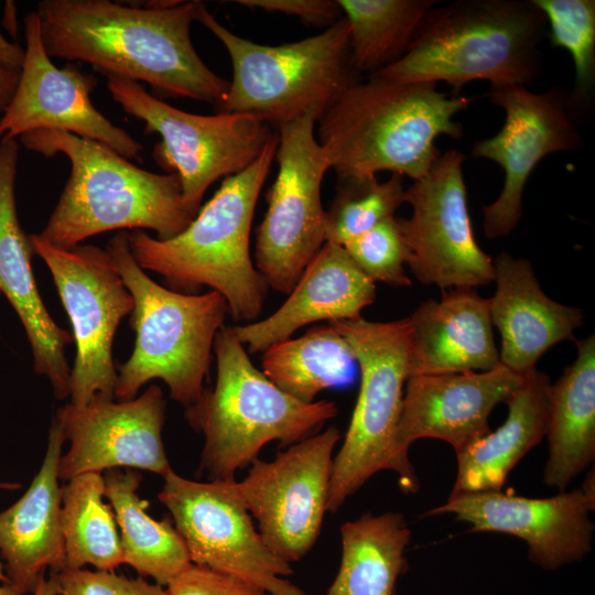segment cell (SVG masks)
<instances>
[{
	"mask_svg": "<svg viewBox=\"0 0 595 595\" xmlns=\"http://www.w3.org/2000/svg\"><path fill=\"white\" fill-rule=\"evenodd\" d=\"M327 323L351 347L361 375L348 430L333 458L327 511L337 512L381 470L396 473L403 493H416L420 484L414 468L396 448L403 387L409 378L411 327L408 317L372 322L360 316Z\"/></svg>",
	"mask_w": 595,
	"mask_h": 595,
	"instance_id": "cell-9",
	"label": "cell"
},
{
	"mask_svg": "<svg viewBox=\"0 0 595 595\" xmlns=\"http://www.w3.org/2000/svg\"><path fill=\"white\" fill-rule=\"evenodd\" d=\"M195 21L223 43L232 64V79L216 113L250 115L278 128L310 111L322 116L360 82L344 17L320 34L281 45L258 44L232 33L199 1Z\"/></svg>",
	"mask_w": 595,
	"mask_h": 595,
	"instance_id": "cell-8",
	"label": "cell"
},
{
	"mask_svg": "<svg viewBox=\"0 0 595 595\" xmlns=\"http://www.w3.org/2000/svg\"><path fill=\"white\" fill-rule=\"evenodd\" d=\"M104 499L105 480L99 473L78 475L62 486L63 570L91 565L97 571H115L123 564L115 515Z\"/></svg>",
	"mask_w": 595,
	"mask_h": 595,
	"instance_id": "cell-31",
	"label": "cell"
},
{
	"mask_svg": "<svg viewBox=\"0 0 595 595\" xmlns=\"http://www.w3.org/2000/svg\"><path fill=\"white\" fill-rule=\"evenodd\" d=\"M357 267L371 280L409 286L404 264L408 249L398 217H390L343 245Z\"/></svg>",
	"mask_w": 595,
	"mask_h": 595,
	"instance_id": "cell-35",
	"label": "cell"
},
{
	"mask_svg": "<svg viewBox=\"0 0 595 595\" xmlns=\"http://www.w3.org/2000/svg\"><path fill=\"white\" fill-rule=\"evenodd\" d=\"M107 88L128 115L144 122V133L160 134L153 158L178 176L183 203L194 216L207 188L249 166L275 132L250 115L186 112L131 79L107 76Z\"/></svg>",
	"mask_w": 595,
	"mask_h": 595,
	"instance_id": "cell-10",
	"label": "cell"
},
{
	"mask_svg": "<svg viewBox=\"0 0 595 595\" xmlns=\"http://www.w3.org/2000/svg\"><path fill=\"white\" fill-rule=\"evenodd\" d=\"M106 250L134 302V346L119 367L115 397L133 399L160 379L173 400L191 407L205 389L214 340L229 314L226 300L214 290L187 294L153 281L133 258L127 232L112 236Z\"/></svg>",
	"mask_w": 595,
	"mask_h": 595,
	"instance_id": "cell-7",
	"label": "cell"
},
{
	"mask_svg": "<svg viewBox=\"0 0 595 595\" xmlns=\"http://www.w3.org/2000/svg\"><path fill=\"white\" fill-rule=\"evenodd\" d=\"M0 595H23L9 584H0Z\"/></svg>",
	"mask_w": 595,
	"mask_h": 595,
	"instance_id": "cell-45",
	"label": "cell"
},
{
	"mask_svg": "<svg viewBox=\"0 0 595 595\" xmlns=\"http://www.w3.org/2000/svg\"><path fill=\"white\" fill-rule=\"evenodd\" d=\"M338 572L324 595H394L411 530L398 511L365 512L340 528Z\"/></svg>",
	"mask_w": 595,
	"mask_h": 595,
	"instance_id": "cell-29",
	"label": "cell"
},
{
	"mask_svg": "<svg viewBox=\"0 0 595 595\" xmlns=\"http://www.w3.org/2000/svg\"><path fill=\"white\" fill-rule=\"evenodd\" d=\"M24 60V48L7 40L0 32V67L20 71Z\"/></svg>",
	"mask_w": 595,
	"mask_h": 595,
	"instance_id": "cell-39",
	"label": "cell"
},
{
	"mask_svg": "<svg viewBox=\"0 0 595 595\" xmlns=\"http://www.w3.org/2000/svg\"><path fill=\"white\" fill-rule=\"evenodd\" d=\"M235 3L295 17L315 26L328 28L342 18L338 2L333 0H237Z\"/></svg>",
	"mask_w": 595,
	"mask_h": 595,
	"instance_id": "cell-38",
	"label": "cell"
},
{
	"mask_svg": "<svg viewBox=\"0 0 595 595\" xmlns=\"http://www.w3.org/2000/svg\"><path fill=\"white\" fill-rule=\"evenodd\" d=\"M465 155L448 150L405 190L409 218L398 217L409 266L424 284L476 288L494 281L493 260L478 246L463 175Z\"/></svg>",
	"mask_w": 595,
	"mask_h": 595,
	"instance_id": "cell-15",
	"label": "cell"
},
{
	"mask_svg": "<svg viewBox=\"0 0 595 595\" xmlns=\"http://www.w3.org/2000/svg\"><path fill=\"white\" fill-rule=\"evenodd\" d=\"M198 482L174 470L163 477L159 501L169 510L192 564L250 583L269 595H306L286 577L291 563L263 542L235 486Z\"/></svg>",
	"mask_w": 595,
	"mask_h": 595,
	"instance_id": "cell-12",
	"label": "cell"
},
{
	"mask_svg": "<svg viewBox=\"0 0 595 595\" xmlns=\"http://www.w3.org/2000/svg\"><path fill=\"white\" fill-rule=\"evenodd\" d=\"M213 351L216 382L185 409L188 425L204 435L198 473L209 480H236L266 444L290 446L337 415L333 401L304 403L279 389L253 366L232 326L218 331Z\"/></svg>",
	"mask_w": 595,
	"mask_h": 595,
	"instance_id": "cell-6",
	"label": "cell"
},
{
	"mask_svg": "<svg viewBox=\"0 0 595 595\" xmlns=\"http://www.w3.org/2000/svg\"><path fill=\"white\" fill-rule=\"evenodd\" d=\"M32 595H57L55 583L51 576H43Z\"/></svg>",
	"mask_w": 595,
	"mask_h": 595,
	"instance_id": "cell-42",
	"label": "cell"
},
{
	"mask_svg": "<svg viewBox=\"0 0 595 595\" xmlns=\"http://www.w3.org/2000/svg\"><path fill=\"white\" fill-rule=\"evenodd\" d=\"M595 501L581 487L548 498L478 491L450 495L423 517L452 513L470 532H500L523 540L529 560L548 571L583 560L592 550Z\"/></svg>",
	"mask_w": 595,
	"mask_h": 595,
	"instance_id": "cell-19",
	"label": "cell"
},
{
	"mask_svg": "<svg viewBox=\"0 0 595 595\" xmlns=\"http://www.w3.org/2000/svg\"><path fill=\"white\" fill-rule=\"evenodd\" d=\"M594 484H595V482H594V472H593V469H592V473H589V474L586 476V478H585L583 485L581 486V488L583 489V491L585 493V495H586L589 499H592L593 501H595V494H594V491H595V485H594Z\"/></svg>",
	"mask_w": 595,
	"mask_h": 595,
	"instance_id": "cell-43",
	"label": "cell"
},
{
	"mask_svg": "<svg viewBox=\"0 0 595 595\" xmlns=\"http://www.w3.org/2000/svg\"><path fill=\"white\" fill-rule=\"evenodd\" d=\"M409 377L487 371L500 365L489 299L475 288H452L441 301L422 303L409 317Z\"/></svg>",
	"mask_w": 595,
	"mask_h": 595,
	"instance_id": "cell-25",
	"label": "cell"
},
{
	"mask_svg": "<svg viewBox=\"0 0 595 595\" xmlns=\"http://www.w3.org/2000/svg\"><path fill=\"white\" fill-rule=\"evenodd\" d=\"M165 412L158 385L130 400L95 394L84 407L63 405L55 419L69 447L60 458V480L117 468L166 476L173 469L162 440Z\"/></svg>",
	"mask_w": 595,
	"mask_h": 595,
	"instance_id": "cell-18",
	"label": "cell"
},
{
	"mask_svg": "<svg viewBox=\"0 0 595 595\" xmlns=\"http://www.w3.org/2000/svg\"><path fill=\"white\" fill-rule=\"evenodd\" d=\"M551 379L537 368L524 375L506 402V421L456 454L452 495L501 490L516 464L545 436Z\"/></svg>",
	"mask_w": 595,
	"mask_h": 595,
	"instance_id": "cell-26",
	"label": "cell"
},
{
	"mask_svg": "<svg viewBox=\"0 0 595 595\" xmlns=\"http://www.w3.org/2000/svg\"><path fill=\"white\" fill-rule=\"evenodd\" d=\"M403 176L338 182L336 195L325 212L326 241L343 246L350 239L396 216L404 203Z\"/></svg>",
	"mask_w": 595,
	"mask_h": 595,
	"instance_id": "cell-33",
	"label": "cell"
},
{
	"mask_svg": "<svg viewBox=\"0 0 595 595\" xmlns=\"http://www.w3.org/2000/svg\"><path fill=\"white\" fill-rule=\"evenodd\" d=\"M167 595H269L237 577L191 564L166 586Z\"/></svg>",
	"mask_w": 595,
	"mask_h": 595,
	"instance_id": "cell-37",
	"label": "cell"
},
{
	"mask_svg": "<svg viewBox=\"0 0 595 595\" xmlns=\"http://www.w3.org/2000/svg\"><path fill=\"white\" fill-rule=\"evenodd\" d=\"M35 12L50 57L144 82L161 97L216 106L228 90L229 82L202 61L192 43L196 1L162 9L109 0H42Z\"/></svg>",
	"mask_w": 595,
	"mask_h": 595,
	"instance_id": "cell-1",
	"label": "cell"
},
{
	"mask_svg": "<svg viewBox=\"0 0 595 595\" xmlns=\"http://www.w3.org/2000/svg\"><path fill=\"white\" fill-rule=\"evenodd\" d=\"M493 266L497 289L489 299V313L501 337L499 361L526 375L550 347L575 339L573 333L583 324V313L544 294L529 261L502 251Z\"/></svg>",
	"mask_w": 595,
	"mask_h": 595,
	"instance_id": "cell-24",
	"label": "cell"
},
{
	"mask_svg": "<svg viewBox=\"0 0 595 595\" xmlns=\"http://www.w3.org/2000/svg\"><path fill=\"white\" fill-rule=\"evenodd\" d=\"M25 48L18 85L0 120V141L35 130H60L99 142L126 159L142 144L94 105L97 78L73 63L58 68L45 51L35 11L24 18Z\"/></svg>",
	"mask_w": 595,
	"mask_h": 595,
	"instance_id": "cell-17",
	"label": "cell"
},
{
	"mask_svg": "<svg viewBox=\"0 0 595 595\" xmlns=\"http://www.w3.org/2000/svg\"><path fill=\"white\" fill-rule=\"evenodd\" d=\"M19 149L17 139L0 141V293L24 327L34 371L47 378L56 399L64 400L71 393L65 347L73 336L54 322L37 290L31 266L33 248L17 213Z\"/></svg>",
	"mask_w": 595,
	"mask_h": 595,
	"instance_id": "cell-21",
	"label": "cell"
},
{
	"mask_svg": "<svg viewBox=\"0 0 595 595\" xmlns=\"http://www.w3.org/2000/svg\"><path fill=\"white\" fill-rule=\"evenodd\" d=\"M524 375L501 364L487 371L409 377L396 432V448L409 458L410 445L423 437L448 443L456 454L490 432L493 409L507 402Z\"/></svg>",
	"mask_w": 595,
	"mask_h": 595,
	"instance_id": "cell-20",
	"label": "cell"
},
{
	"mask_svg": "<svg viewBox=\"0 0 595 595\" xmlns=\"http://www.w3.org/2000/svg\"><path fill=\"white\" fill-rule=\"evenodd\" d=\"M274 132L245 170L227 176L178 235L161 240L137 229L128 234L133 258L160 274L171 290L195 294L209 286L226 300L238 323L261 313L268 284L252 263L249 237L256 204L278 148Z\"/></svg>",
	"mask_w": 595,
	"mask_h": 595,
	"instance_id": "cell-3",
	"label": "cell"
},
{
	"mask_svg": "<svg viewBox=\"0 0 595 595\" xmlns=\"http://www.w3.org/2000/svg\"><path fill=\"white\" fill-rule=\"evenodd\" d=\"M337 428L309 436L270 461L255 459L237 491L266 545L282 560H301L316 542L327 511Z\"/></svg>",
	"mask_w": 595,
	"mask_h": 595,
	"instance_id": "cell-14",
	"label": "cell"
},
{
	"mask_svg": "<svg viewBox=\"0 0 595 595\" xmlns=\"http://www.w3.org/2000/svg\"><path fill=\"white\" fill-rule=\"evenodd\" d=\"M33 252L47 266L73 328L76 354L71 368V404L95 394L113 399L118 372L112 343L134 302L107 250L93 245L62 249L40 234L29 235Z\"/></svg>",
	"mask_w": 595,
	"mask_h": 595,
	"instance_id": "cell-13",
	"label": "cell"
},
{
	"mask_svg": "<svg viewBox=\"0 0 595 595\" xmlns=\"http://www.w3.org/2000/svg\"><path fill=\"white\" fill-rule=\"evenodd\" d=\"M472 98L448 96L434 83L377 75L348 88L317 120L318 143L338 182L389 171L413 181L440 158L436 139L463 136L454 117Z\"/></svg>",
	"mask_w": 595,
	"mask_h": 595,
	"instance_id": "cell-2",
	"label": "cell"
},
{
	"mask_svg": "<svg viewBox=\"0 0 595 595\" xmlns=\"http://www.w3.org/2000/svg\"><path fill=\"white\" fill-rule=\"evenodd\" d=\"M577 357L550 390L545 436L548 487L563 491L595 457V337L576 340Z\"/></svg>",
	"mask_w": 595,
	"mask_h": 595,
	"instance_id": "cell-27",
	"label": "cell"
},
{
	"mask_svg": "<svg viewBox=\"0 0 595 595\" xmlns=\"http://www.w3.org/2000/svg\"><path fill=\"white\" fill-rule=\"evenodd\" d=\"M288 295L268 317L232 326L250 354L290 338L311 323L360 317L361 311L375 301L376 285L343 246L326 241Z\"/></svg>",
	"mask_w": 595,
	"mask_h": 595,
	"instance_id": "cell-23",
	"label": "cell"
},
{
	"mask_svg": "<svg viewBox=\"0 0 595 595\" xmlns=\"http://www.w3.org/2000/svg\"><path fill=\"white\" fill-rule=\"evenodd\" d=\"M20 71L0 67V120L10 104L18 85Z\"/></svg>",
	"mask_w": 595,
	"mask_h": 595,
	"instance_id": "cell-40",
	"label": "cell"
},
{
	"mask_svg": "<svg viewBox=\"0 0 595 595\" xmlns=\"http://www.w3.org/2000/svg\"><path fill=\"white\" fill-rule=\"evenodd\" d=\"M0 296H1V293H0Z\"/></svg>",
	"mask_w": 595,
	"mask_h": 595,
	"instance_id": "cell-47",
	"label": "cell"
},
{
	"mask_svg": "<svg viewBox=\"0 0 595 595\" xmlns=\"http://www.w3.org/2000/svg\"><path fill=\"white\" fill-rule=\"evenodd\" d=\"M264 376L292 398L314 402L325 389L348 385L356 358L347 340L329 324L316 325L262 351Z\"/></svg>",
	"mask_w": 595,
	"mask_h": 595,
	"instance_id": "cell-30",
	"label": "cell"
},
{
	"mask_svg": "<svg viewBox=\"0 0 595 595\" xmlns=\"http://www.w3.org/2000/svg\"><path fill=\"white\" fill-rule=\"evenodd\" d=\"M355 69L374 75L398 62L436 0H337Z\"/></svg>",
	"mask_w": 595,
	"mask_h": 595,
	"instance_id": "cell-32",
	"label": "cell"
},
{
	"mask_svg": "<svg viewBox=\"0 0 595 595\" xmlns=\"http://www.w3.org/2000/svg\"><path fill=\"white\" fill-rule=\"evenodd\" d=\"M6 3L7 4H6V10H4L3 22H4L6 28L8 29V32L15 37L18 33L15 6H14V2L12 1H7Z\"/></svg>",
	"mask_w": 595,
	"mask_h": 595,
	"instance_id": "cell-41",
	"label": "cell"
},
{
	"mask_svg": "<svg viewBox=\"0 0 595 595\" xmlns=\"http://www.w3.org/2000/svg\"><path fill=\"white\" fill-rule=\"evenodd\" d=\"M65 437L54 418L42 464L24 494L0 511V559L8 584L32 594L40 580L64 567L58 463Z\"/></svg>",
	"mask_w": 595,
	"mask_h": 595,
	"instance_id": "cell-22",
	"label": "cell"
},
{
	"mask_svg": "<svg viewBox=\"0 0 595 595\" xmlns=\"http://www.w3.org/2000/svg\"><path fill=\"white\" fill-rule=\"evenodd\" d=\"M320 117L310 111L278 127L279 170L256 229V269L282 294L291 292L326 242L321 186L329 165L315 138Z\"/></svg>",
	"mask_w": 595,
	"mask_h": 595,
	"instance_id": "cell-11",
	"label": "cell"
},
{
	"mask_svg": "<svg viewBox=\"0 0 595 595\" xmlns=\"http://www.w3.org/2000/svg\"><path fill=\"white\" fill-rule=\"evenodd\" d=\"M0 584H8V577L6 575L1 559H0Z\"/></svg>",
	"mask_w": 595,
	"mask_h": 595,
	"instance_id": "cell-46",
	"label": "cell"
},
{
	"mask_svg": "<svg viewBox=\"0 0 595 595\" xmlns=\"http://www.w3.org/2000/svg\"><path fill=\"white\" fill-rule=\"evenodd\" d=\"M20 143L44 156L64 154L71 174L40 236L72 249L98 234L145 228L161 240L182 232L195 217L184 205L175 173L143 170L112 149L66 131L35 130Z\"/></svg>",
	"mask_w": 595,
	"mask_h": 595,
	"instance_id": "cell-4",
	"label": "cell"
},
{
	"mask_svg": "<svg viewBox=\"0 0 595 595\" xmlns=\"http://www.w3.org/2000/svg\"><path fill=\"white\" fill-rule=\"evenodd\" d=\"M21 488V484L18 482L1 480L0 479V490H17Z\"/></svg>",
	"mask_w": 595,
	"mask_h": 595,
	"instance_id": "cell-44",
	"label": "cell"
},
{
	"mask_svg": "<svg viewBox=\"0 0 595 595\" xmlns=\"http://www.w3.org/2000/svg\"><path fill=\"white\" fill-rule=\"evenodd\" d=\"M547 21L532 0H456L435 4L405 54L374 74L414 83L445 82L457 95L466 84L531 83ZM371 76V75H370Z\"/></svg>",
	"mask_w": 595,
	"mask_h": 595,
	"instance_id": "cell-5",
	"label": "cell"
},
{
	"mask_svg": "<svg viewBox=\"0 0 595 595\" xmlns=\"http://www.w3.org/2000/svg\"><path fill=\"white\" fill-rule=\"evenodd\" d=\"M57 595H167L165 586L118 575L115 571L88 569L50 572Z\"/></svg>",
	"mask_w": 595,
	"mask_h": 595,
	"instance_id": "cell-36",
	"label": "cell"
},
{
	"mask_svg": "<svg viewBox=\"0 0 595 595\" xmlns=\"http://www.w3.org/2000/svg\"><path fill=\"white\" fill-rule=\"evenodd\" d=\"M488 97L504 109L505 123L495 136L476 141L472 155L494 161L505 172L499 196L483 207V230L493 239L508 236L518 225L524 185L540 161L576 151L583 137L570 95L558 88L532 93L521 85L490 86Z\"/></svg>",
	"mask_w": 595,
	"mask_h": 595,
	"instance_id": "cell-16",
	"label": "cell"
},
{
	"mask_svg": "<svg viewBox=\"0 0 595 595\" xmlns=\"http://www.w3.org/2000/svg\"><path fill=\"white\" fill-rule=\"evenodd\" d=\"M544 14L554 47L567 51L574 66L573 107L587 106L595 86V1L532 0Z\"/></svg>",
	"mask_w": 595,
	"mask_h": 595,
	"instance_id": "cell-34",
	"label": "cell"
},
{
	"mask_svg": "<svg viewBox=\"0 0 595 595\" xmlns=\"http://www.w3.org/2000/svg\"><path fill=\"white\" fill-rule=\"evenodd\" d=\"M104 480L105 498L119 527L123 564L166 586L192 564L174 524L148 513L149 501L139 495L142 475L138 470L110 469Z\"/></svg>",
	"mask_w": 595,
	"mask_h": 595,
	"instance_id": "cell-28",
	"label": "cell"
}]
</instances>
